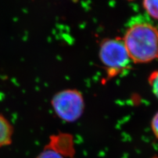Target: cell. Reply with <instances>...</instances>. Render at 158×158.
<instances>
[{
	"label": "cell",
	"mask_w": 158,
	"mask_h": 158,
	"mask_svg": "<svg viewBox=\"0 0 158 158\" xmlns=\"http://www.w3.org/2000/svg\"><path fill=\"white\" fill-rule=\"evenodd\" d=\"M123 40L133 63H148L158 59V28L152 24L133 23L126 30Z\"/></svg>",
	"instance_id": "1"
},
{
	"label": "cell",
	"mask_w": 158,
	"mask_h": 158,
	"mask_svg": "<svg viewBox=\"0 0 158 158\" xmlns=\"http://www.w3.org/2000/svg\"><path fill=\"white\" fill-rule=\"evenodd\" d=\"M99 55L107 78L120 75L131 67L132 61L123 38L116 37L103 40L100 44Z\"/></svg>",
	"instance_id": "2"
},
{
	"label": "cell",
	"mask_w": 158,
	"mask_h": 158,
	"mask_svg": "<svg viewBox=\"0 0 158 158\" xmlns=\"http://www.w3.org/2000/svg\"><path fill=\"white\" fill-rule=\"evenodd\" d=\"M51 105L56 115L67 123L78 121L85 108V98L77 89H65L57 92L51 100Z\"/></svg>",
	"instance_id": "3"
},
{
	"label": "cell",
	"mask_w": 158,
	"mask_h": 158,
	"mask_svg": "<svg viewBox=\"0 0 158 158\" xmlns=\"http://www.w3.org/2000/svg\"><path fill=\"white\" fill-rule=\"evenodd\" d=\"M14 129L7 118L0 114V148L7 146L12 143Z\"/></svg>",
	"instance_id": "4"
},
{
	"label": "cell",
	"mask_w": 158,
	"mask_h": 158,
	"mask_svg": "<svg viewBox=\"0 0 158 158\" xmlns=\"http://www.w3.org/2000/svg\"><path fill=\"white\" fill-rule=\"evenodd\" d=\"M142 6L148 15L158 20V0H143Z\"/></svg>",
	"instance_id": "5"
},
{
	"label": "cell",
	"mask_w": 158,
	"mask_h": 158,
	"mask_svg": "<svg viewBox=\"0 0 158 158\" xmlns=\"http://www.w3.org/2000/svg\"><path fill=\"white\" fill-rule=\"evenodd\" d=\"M36 158H65L63 154L59 152L56 148L49 145L47 146L40 153Z\"/></svg>",
	"instance_id": "6"
},
{
	"label": "cell",
	"mask_w": 158,
	"mask_h": 158,
	"mask_svg": "<svg viewBox=\"0 0 158 158\" xmlns=\"http://www.w3.org/2000/svg\"><path fill=\"white\" fill-rule=\"evenodd\" d=\"M148 81L153 94L158 99V70L153 71L148 77Z\"/></svg>",
	"instance_id": "7"
},
{
	"label": "cell",
	"mask_w": 158,
	"mask_h": 158,
	"mask_svg": "<svg viewBox=\"0 0 158 158\" xmlns=\"http://www.w3.org/2000/svg\"><path fill=\"white\" fill-rule=\"evenodd\" d=\"M151 127L153 133H154V135H155L157 139H158V111L152 118Z\"/></svg>",
	"instance_id": "8"
},
{
	"label": "cell",
	"mask_w": 158,
	"mask_h": 158,
	"mask_svg": "<svg viewBox=\"0 0 158 158\" xmlns=\"http://www.w3.org/2000/svg\"><path fill=\"white\" fill-rule=\"evenodd\" d=\"M127 1H134V0H127Z\"/></svg>",
	"instance_id": "9"
}]
</instances>
